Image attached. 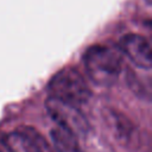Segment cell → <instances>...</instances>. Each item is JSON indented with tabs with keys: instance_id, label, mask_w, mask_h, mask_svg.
Here are the masks:
<instances>
[{
	"instance_id": "6da1fadb",
	"label": "cell",
	"mask_w": 152,
	"mask_h": 152,
	"mask_svg": "<svg viewBox=\"0 0 152 152\" xmlns=\"http://www.w3.org/2000/svg\"><path fill=\"white\" fill-rule=\"evenodd\" d=\"M88 77L97 86H113L122 71V52L119 48L104 44L89 46L83 53Z\"/></svg>"
},
{
	"instance_id": "7a4b0ae2",
	"label": "cell",
	"mask_w": 152,
	"mask_h": 152,
	"mask_svg": "<svg viewBox=\"0 0 152 152\" xmlns=\"http://www.w3.org/2000/svg\"><path fill=\"white\" fill-rule=\"evenodd\" d=\"M49 96L80 106L91 97V90L82 74L75 68H64L52 76L48 84Z\"/></svg>"
},
{
	"instance_id": "3957f363",
	"label": "cell",
	"mask_w": 152,
	"mask_h": 152,
	"mask_svg": "<svg viewBox=\"0 0 152 152\" xmlns=\"http://www.w3.org/2000/svg\"><path fill=\"white\" fill-rule=\"evenodd\" d=\"M45 108L52 121L61 128H64L76 135L84 137L89 132V122L77 106L49 96L45 101Z\"/></svg>"
},
{
	"instance_id": "277c9868",
	"label": "cell",
	"mask_w": 152,
	"mask_h": 152,
	"mask_svg": "<svg viewBox=\"0 0 152 152\" xmlns=\"http://www.w3.org/2000/svg\"><path fill=\"white\" fill-rule=\"evenodd\" d=\"M7 152H57L33 127H21L2 137Z\"/></svg>"
},
{
	"instance_id": "5b68a950",
	"label": "cell",
	"mask_w": 152,
	"mask_h": 152,
	"mask_svg": "<svg viewBox=\"0 0 152 152\" xmlns=\"http://www.w3.org/2000/svg\"><path fill=\"white\" fill-rule=\"evenodd\" d=\"M119 49L138 68L150 70L152 68V49L150 42L141 34L127 33L120 38Z\"/></svg>"
},
{
	"instance_id": "8992f818",
	"label": "cell",
	"mask_w": 152,
	"mask_h": 152,
	"mask_svg": "<svg viewBox=\"0 0 152 152\" xmlns=\"http://www.w3.org/2000/svg\"><path fill=\"white\" fill-rule=\"evenodd\" d=\"M109 120L110 126L113 127V131L119 140H121L124 144H133L135 137V129L133 127V124L122 115L121 113H118L115 110L109 112Z\"/></svg>"
},
{
	"instance_id": "52a82bcc",
	"label": "cell",
	"mask_w": 152,
	"mask_h": 152,
	"mask_svg": "<svg viewBox=\"0 0 152 152\" xmlns=\"http://www.w3.org/2000/svg\"><path fill=\"white\" fill-rule=\"evenodd\" d=\"M77 139L76 135L58 126L51 131V140L55 145V150L58 152H78Z\"/></svg>"
},
{
	"instance_id": "ba28073f",
	"label": "cell",
	"mask_w": 152,
	"mask_h": 152,
	"mask_svg": "<svg viewBox=\"0 0 152 152\" xmlns=\"http://www.w3.org/2000/svg\"><path fill=\"white\" fill-rule=\"evenodd\" d=\"M0 152H1V151H0Z\"/></svg>"
}]
</instances>
